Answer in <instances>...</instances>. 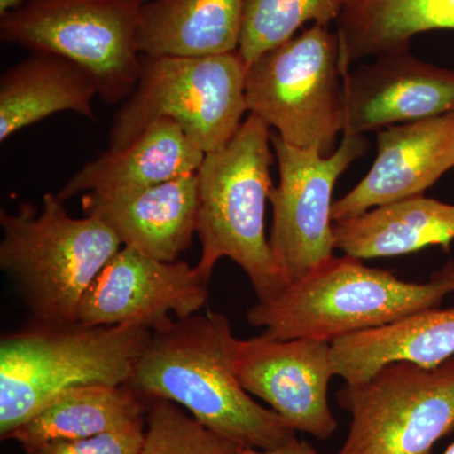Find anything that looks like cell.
Returning <instances> with one entry per match:
<instances>
[{
    "instance_id": "obj_1",
    "label": "cell",
    "mask_w": 454,
    "mask_h": 454,
    "mask_svg": "<svg viewBox=\"0 0 454 454\" xmlns=\"http://www.w3.org/2000/svg\"><path fill=\"white\" fill-rule=\"evenodd\" d=\"M239 339L219 312L196 313L152 331L127 387L145 402L169 400L241 448L273 450L297 438L258 404L235 372Z\"/></svg>"
},
{
    "instance_id": "obj_2",
    "label": "cell",
    "mask_w": 454,
    "mask_h": 454,
    "mask_svg": "<svg viewBox=\"0 0 454 454\" xmlns=\"http://www.w3.org/2000/svg\"><path fill=\"white\" fill-rule=\"evenodd\" d=\"M454 293V260L427 282H406L395 273L370 268L346 255L328 259L276 298L258 301L247 324L270 340L333 343L363 331L394 324L422 310L439 309Z\"/></svg>"
},
{
    "instance_id": "obj_3",
    "label": "cell",
    "mask_w": 454,
    "mask_h": 454,
    "mask_svg": "<svg viewBox=\"0 0 454 454\" xmlns=\"http://www.w3.org/2000/svg\"><path fill=\"white\" fill-rule=\"evenodd\" d=\"M270 128L250 114L223 148L207 153L197 170L196 234L202 245L197 270L210 282L219 260L231 259L252 283L258 301L288 286L265 235V208L274 184Z\"/></svg>"
},
{
    "instance_id": "obj_4",
    "label": "cell",
    "mask_w": 454,
    "mask_h": 454,
    "mask_svg": "<svg viewBox=\"0 0 454 454\" xmlns=\"http://www.w3.org/2000/svg\"><path fill=\"white\" fill-rule=\"evenodd\" d=\"M151 336V328L137 322L97 327L32 324L2 336L0 437L8 439L67 391L127 385Z\"/></svg>"
},
{
    "instance_id": "obj_5",
    "label": "cell",
    "mask_w": 454,
    "mask_h": 454,
    "mask_svg": "<svg viewBox=\"0 0 454 454\" xmlns=\"http://www.w3.org/2000/svg\"><path fill=\"white\" fill-rule=\"evenodd\" d=\"M59 196L46 193L40 212L22 205L0 212V268L31 310L33 324H76L83 295L121 250V241L94 216L74 219Z\"/></svg>"
},
{
    "instance_id": "obj_6",
    "label": "cell",
    "mask_w": 454,
    "mask_h": 454,
    "mask_svg": "<svg viewBox=\"0 0 454 454\" xmlns=\"http://www.w3.org/2000/svg\"><path fill=\"white\" fill-rule=\"evenodd\" d=\"M247 65L239 51L201 57H140L138 82L114 118L109 149L129 145L152 122L172 119L203 153L225 146L247 104Z\"/></svg>"
},
{
    "instance_id": "obj_7",
    "label": "cell",
    "mask_w": 454,
    "mask_h": 454,
    "mask_svg": "<svg viewBox=\"0 0 454 454\" xmlns=\"http://www.w3.org/2000/svg\"><path fill=\"white\" fill-rule=\"evenodd\" d=\"M247 110L293 146L328 157L345 129V74L340 43L313 25L247 67Z\"/></svg>"
},
{
    "instance_id": "obj_8",
    "label": "cell",
    "mask_w": 454,
    "mask_h": 454,
    "mask_svg": "<svg viewBox=\"0 0 454 454\" xmlns=\"http://www.w3.org/2000/svg\"><path fill=\"white\" fill-rule=\"evenodd\" d=\"M143 0H26L0 16V40L65 57L94 80L106 103L138 82L137 25Z\"/></svg>"
},
{
    "instance_id": "obj_9",
    "label": "cell",
    "mask_w": 454,
    "mask_h": 454,
    "mask_svg": "<svg viewBox=\"0 0 454 454\" xmlns=\"http://www.w3.org/2000/svg\"><path fill=\"white\" fill-rule=\"evenodd\" d=\"M336 399L351 417L337 454H433L454 430V357L434 367L394 361Z\"/></svg>"
},
{
    "instance_id": "obj_10",
    "label": "cell",
    "mask_w": 454,
    "mask_h": 454,
    "mask_svg": "<svg viewBox=\"0 0 454 454\" xmlns=\"http://www.w3.org/2000/svg\"><path fill=\"white\" fill-rule=\"evenodd\" d=\"M279 167V184L269 193L273 206L271 250L288 284L333 258V193L340 176L367 149L364 136L343 134L328 157L301 149L270 133Z\"/></svg>"
},
{
    "instance_id": "obj_11",
    "label": "cell",
    "mask_w": 454,
    "mask_h": 454,
    "mask_svg": "<svg viewBox=\"0 0 454 454\" xmlns=\"http://www.w3.org/2000/svg\"><path fill=\"white\" fill-rule=\"evenodd\" d=\"M208 280L184 262H162L124 247L98 273L79 309L89 327L137 322L152 331L196 315L208 298Z\"/></svg>"
},
{
    "instance_id": "obj_12",
    "label": "cell",
    "mask_w": 454,
    "mask_h": 454,
    "mask_svg": "<svg viewBox=\"0 0 454 454\" xmlns=\"http://www.w3.org/2000/svg\"><path fill=\"white\" fill-rule=\"evenodd\" d=\"M333 345L313 340H239L235 372L250 395L271 406L295 432L327 441L337 429L328 403Z\"/></svg>"
},
{
    "instance_id": "obj_13",
    "label": "cell",
    "mask_w": 454,
    "mask_h": 454,
    "mask_svg": "<svg viewBox=\"0 0 454 454\" xmlns=\"http://www.w3.org/2000/svg\"><path fill=\"white\" fill-rule=\"evenodd\" d=\"M452 109L454 71L424 62L409 50L376 56L345 74L343 134L363 136Z\"/></svg>"
},
{
    "instance_id": "obj_14",
    "label": "cell",
    "mask_w": 454,
    "mask_h": 454,
    "mask_svg": "<svg viewBox=\"0 0 454 454\" xmlns=\"http://www.w3.org/2000/svg\"><path fill=\"white\" fill-rule=\"evenodd\" d=\"M454 168V109L378 133V155L356 187L333 202V220L354 219L372 208L423 196Z\"/></svg>"
},
{
    "instance_id": "obj_15",
    "label": "cell",
    "mask_w": 454,
    "mask_h": 454,
    "mask_svg": "<svg viewBox=\"0 0 454 454\" xmlns=\"http://www.w3.org/2000/svg\"><path fill=\"white\" fill-rule=\"evenodd\" d=\"M82 208L106 223L124 247L177 262L196 232L199 184L196 173L166 184L118 195L86 193Z\"/></svg>"
},
{
    "instance_id": "obj_16",
    "label": "cell",
    "mask_w": 454,
    "mask_h": 454,
    "mask_svg": "<svg viewBox=\"0 0 454 454\" xmlns=\"http://www.w3.org/2000/svg\"><path fill=\"white\" fill-rule=\"evenodd\" d=\"M205 155L181 125L172 119H158L129 145L109 149L86 164L56 195L66 201L82 193L136 192L196 173Z\"/></svg>"
},
{
    "instance_id": "obj_17",
    "label": "cell",
    "mask_w": 454,
    "mask_h": 454,
    "mask_svg": "<svg viewBox=\"0 0 454 454\" xmlns=\"http://www.w3.org/2000/svg\"><path fill=\"white\" fill-rule=\"evenodd\" d=\"M334 376L357 384L394 361L434 367L454 357V307L422 310L331 343Z\"/></svg>"
},
{
    "instance_id": "obj_18",
    "label": "cell",
    "mask_w": 454,
    "mask_h": 454,
    "mask_svg": "<svg viewBox=\"0 0 454 454\" xmlns=\"http://www.w3.org/2000/svg\"><path fill=\"white\" fill-rule=\"evenodd\" d=\"M245 0H152L137 25L140 55L201 57L239 50Z\"/></svg>"
},
{
    "instance_id": "obj_19",
    "label": "cell",
    "mask_w": 454,
    "mask_h": 454,
    "mask_svg": "<svg viewBox=\"0 0 454 454\" xmlns=\"http://www.w3.org/2000/svg\"><path fill=\"white\" fill-rule=\"evenodd\" d=\"M94 80L80 66L52 53L32 52L0 77V140L52 114L94 119Z\"/></svg>"
},
{
    "instance_id": "obj_20",
    "label": "cell",
    "mask_w": 454,
    "mask_h": 454,
    "mask_svg": "<svg viewBox=\"0 0 454 454\" xmlns=\"http://www.w3.org/2000/svg\"><path fill=\"white\" fill-rule=\"evenodd\" d=\"M334 247L357 259L389 258L454 240V205L419 196L333 223Z\"/></svg>"
},
{
    "instance_id": "obj_21",
    "label": "cell",
    "mask_w": 454,
    "mask_h": 454,
    "mask_svg": "<svg viewBox=\"0 0 454 454\" xmlns=\"http://www.w3.org/2000/svg\"><path fill=\"white\" fill-rule=\"evenodd\" d=\"M146 403L127 385H90L62 394L8 439L27 450L53 441H76L145 419Z\"/></svg>"
},
{
    "instance_id": "obj_22",
    "label": "cell",
    "mask_w": 454,
    "mask_h": 454,
    "mask_svg": "<svg viewBox=\"0 0 454 454\" xmlns=\"http://www.w3.org/2000/svg\"><path fill=\"white\" fill-rule=\"evenodd\" d=\"M339 13V0H245L239 53L249 67L307 22L328 27Z\"/></svg>"
},
{
    "instance_id": "obj_23",
    "label": "cell",
    "mask_w": 454,
    "mask_h": 454,
    "mask_svg": "<svg viewBox=\"0 0 454 454\" xmlns=\"http://www.w3.org/2000/svg\"><path fill=\"white\" fill-rule=\"evenodd\" d=\"M241 447L169 400L146 402L145 433L140 454H239Z\"/></svg>"
},
{
    "instance_id": "obj_24",
    "label": "cell",
    "mask_w": 454,
    "mask_h": 454,
    "mask_svg": "<svg viewBox=\"0 0 454 454\" xmlns=\"http://www.w3.org/2000/svg\"><path fill=\"white\" fill-rule=\"evenodd\" d=\"M145 419L125 428L76 441H53L26 454H140Z\"/></svg>"
},
{
    "instance_id": "obj_25",
    "label": "cell",
    "mask_w": 454,
    "mask_h": 454,
    "mask_svg": "<svg viewBox=\"0 0 454 454\" xmlns=\"http://www.w3.org/2000/svg\"><path fill=\"white\" fill-rule=\"evenodd\" d=\"M239 454H319L315 448L298 438L292 439L283 446L273 450H252V448H240Z\"/></svg>"
},
{
    "instance_id": "obj_26",
    "label": "cell",
    "mask_w": 454,
    "mask_h": 454,
    "mask_svg": "<svg viewBox=\"0 0 454 454\" xmlns=\"http://www.w3.org/2000/svg\"><path fill=\"white\" fill-rule=\"evenodd\" d=\"M26 0H0V16L12 11V9L20 7Z\"/></svg>"
},
{
    "instance_id": "obj_27",
    "label": "cell",
    "mask_w": 454,
    "mask_h": 454,
    "mask_svg": "<svg viewBox=\"0 0 454 454\" xmlns=\"http://www.w3.org/2000/svg\"><path fill=\"white\" fill-rule=\"evenodd\" d=\"M443 454H454V442L452 444H450V447L447 448L446 452Z\"/></svg>"
}]
</instances>
